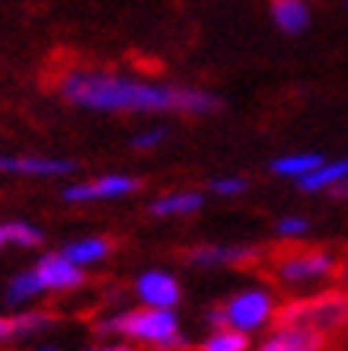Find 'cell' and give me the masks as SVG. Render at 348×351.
I'll use <instances>...</instances> for the list:
<instances>
[{"mask_svg": "<svg viewBox=\"0 0 348 351\" xmlns=\"http://www.w3.org/2000/svg\"><path fill=\"white\" fill-rule=\"evenodd\" d=\"M58 96L67 106L102 115H185L208 119L224 109V99L205 86L160 84L115 74L106 67H73L58 80Z\"/></svg>", "mask_w": 348, "mask_h": 351, "instance_id": "cell-1", "label": "cell"}, {"mask_svg": "<svg viewBox=\"0 0 348 351\" xmlns=\"http://www.w3.org/2000/svg\"><path fill=\"white\" fill-rule=\"evenodd\" d=\"M100 332L121 335V339H128V342L150 345V348H160V351H183V348H189L176 310H154V306L121 310V313L102 319Z\"/></svg>", "mask_w": 348, "mask_h": 351, "instance_id": "cell-2", "label": "cell"}, {"mask_svg": "<svg viewBox=\"0 0 348 351\" xmlns=\"http://www.w3.org/2000/svg\"><path fill=\"white\" fill-rule=\"evenodd\" d=\"M220 310H224L227 329H237L243 335H256L278 316V300L268 287L253 285L237 291V294H230L220 304Z\"/></svg>", "mask_w": 348, "mask_h": 351, "instance_id": "cell-3", "label": "cell"}, {"mask_svg": "<svg viewBox=\"0 0 348 351\" xmlns=\"http://www.w3.org/2000/svg\"><path fill=\"white\" fill-rule=\"evenodd\" d=\"M339 265L342 262L329 250H294L278 256L272 271H275L278 285L284 287H310L339 278Z\"/></svg>", "mask_w": 348, "mask_h": 351, "instance_id": "cell-4", "label": "cell"}, {"mask_svg": "<svg viewBox=\"0 0 348 351\" xmlns=\"http://www.w3.org/2000/svg\"><path fill=\"white\" fill-rule=\"evenodd\" d=\"M141 189L138 176L128 173H102L96 179H86V182H67V189L61 192L67 204H90V202H119V198H128Z\"/></svg>", "mask_w": 348, "mask_h": 351, "instance_id": "cell-5", "label": "cell"}, {"mask_svg": "<svg viewBox=\"0 0 348 351\" xmlns=\"http://www.w3.org/2000/svg\"><path fill=\"white\" fill-rule=\"evenodd\" d=\"M135 297L141 306H154V310H176L183 304V285L173 271L166 268H144L135 278Z\"/></svg>", "mask_w": 348, "mask_h": 351, "instance_id": "cell-6", "label": "cell"}, {"mask_svg": "<svg viewBox=\"0 0 348 351\" xmlns=\"http://www.w3.org/2000/svg\"><path fill=\"white\" fill-rule=\"evenodd\" d=\"M32 268H36V275H38V281H42V287H45V294H71V291L83 287V281H86V268L73 265L61 250L38 256Z\"/></svg>", "mask_w": 348, "mask_h": 351, "instance_id": "cell-7", "label": "cell"}, {"mask_svg": "<svg viewBox=\"0 0 348 351\" xmlns=\"http://www.w3.org/2000/svg\"><path fill=\"white\" fill-rule=\"evenodd\" d=\"M348 319V300L342 294H326V297H316L310 304H301V306H291L284 310V323H303L310 329H336Z\"/></svg>", "mask_w": 348, "mask_h": 351, "instance_id": "cell-8", "label": "cell"}, {"mask_svg": "<svg viewBox=\"0 0 348 351\" xmlns=\"http://www.w3.org/2000/svg\"><path fill=\"white\" fill-rule=\"evenodd\" d=\"M77 160L65 157H36V154H0V173L3 176H29V179H61L77 173Z\"/></svg>", "mask_w": 348, "mask_h": 351, "instance_id": "cell-9", "label": "cell"}, {"mask_svg": "<svg viewBox=\"0 0 348 351\" xmlns=\"http://www.w3.org/2000/svg\"><path fill=\"white\" fill-rule=\"evenodd\" d=\"M326 339L320 329L303 323H281L256 345V351H323Z\"/></svg>", "mask_w": 348, "mask_h": 351, "instance_id": "cell-10", "label": "cell"}, {"mask_svg": "<svg viewBox=\"0 0 348 351\" xmlns=\"http://www.w3.org/2000/svg\"><path fill=\"white\" fill-rule=\"evenodd\" d=\"M268 13L284 36H303L313 23L310 0H268Z\"/></svg>", "mask_w": 348, "mask_h": 351, "instance_id": "cell-11", "label": "cell"}, {"mask_svg": "<svg viewBox=\"0 0 348 351\" xmlns=\"http://www.w3.org/2000/svg\"><path fill=\"white\" fill-rule=\"evenodd\" d=\"M205 208V195L202 192H166V195H156L150 202V217H192Z\"/></svg>", "mask_w": 348, "mask_h": 351, "instance_id": "cell-12", "label": "cell"}, {"mask_svg": "<svg viewBox=\"0 0 348 351\" xmlns=\"http://www.w3.org/2000/svg\"><path fill=\"white\" fill-rule=\"evenodd\" d=\"M323 163H326V157H323L320 150H294V154L275 157L268 163V169H272V176H278V179H294V182H301L303 176H310L313 169H320Z\"/></svg>", "mask_w": 348, "mask_h": 351, "instance_id": "cell-13", "label": "cell"}, {"mask_svg": "<svg viewBox=\"0 0 348 351\" xmlns=\"http://www.w3.org/2000/svg\"><path fill=\"white\" fill-rule=\"evenodd\" d=\"M249 246H195L189 250V265L195 268H224V265H240V262H249L253 259Z\"/></svg>", "mask_w": 348, "mask_h": 351, "instance_id": "cell-14", "label": "cell"}, {"mask_svg": "<svg viewBox=\"0 0 348 351\" xmlns=\"http://www.w3.org/2000/svg\"><path fill=\"white\" fill-rule=\"evenodd\" d=\"M342 182H348V157L326 160L320 169H313L310 176H303L301 182H297V189L307 195H323V192L339 189Z\"/></svg>", "mask_w": 348, "mask_h": 351, "instance_id": "cell-15", "label": "cell"}, {"mask_svg": "<svg viewBox=\"0 0 348 351\" xmlns=\"http://www.w3.org/2000/svg\"><path fill=\"white\" fill-rule=\"evenodd\" d=\"M61 252L73 265L93 268V265H102L112 256V240L109 237H80V240H71L67 246H61Z\"/></svg>", "mask_w": 348, "mask_h": 351, "instance_id": "cell-16", "label": "cell"}, {"mask_svg": "<svg viewBox=\"0 0 348 351\" xmlns=\"http://www.w3.org/2000/svg\"><path fill=\"white\" fill-rule=\"evenodd\" d=\"M42 294H45V287L38 281L36 268H26V271H16V275L7 281V287H3V304L13 306V310H29V304L38 300Z\"/></svg>", "mask_w": 348, "mask_h": 351, "instance_id": "cell-17", "label": "cell"}, {"mask_svg": "<svg viewBox=\"0 0 348 351\" xmlns=\"http://www.w3.org/2000/svg\"><path fill=\"white\" fill-rule=\"evenodd\" d=\"M51 323H55V316L42 313V310H19V313L10 319V326H13V335H16V339L45 332V329H51Z\"/></svg>", "mask_w": 348, "mask_h": 351, "instance_id": "cell-18", "label": "cell"}, {"mask_svg": "<svg viewBox=\"0 0 348 351\" xmlns=\"http://www.w3.org/2000/svg\"><path fill=\"white\" fill-rule=\"evenodd\" d=\"M195 351H249V335L237 329H218L195 345Z\"/></svg>", "mask_w": 348, "mask_h": 351, "instance_id": "cell-19", "label": "cell"}, {"mask_svg": "<svg viewBox=\"0 0 348 351\" xmlns=\"http://www.w3.org/2000/svg\"><path fill=\"white\" fill-rule=\"evenodd\" d=\"M3 233H7V243H13V246H19V250H36V246L45 243L42 227H36V223H29V221L3 223Z\"/></svg>", "mask_w": 348, "mask_h": 351, "instance_id": "cell-20", "label": "cell"}, {"mask_svg": "<svg viewBox=\"0 0 348 351\" xmlns=\"http://www.w3.org/2000/svg\"><path fill=\"white\" fill-rule=\"evenodd\" d=\"M208 192L218 195V198H240V195L249 192V179L243 176H218L208 182Z\"/></svg>", "mask_w": 348, "mask_h": 351, "instance_id": "cell-21", "label": "cell"}, {"mask_svg": "<svg viewBox=\"0 0 348 351\" xmlns=\"http://www.w3.org/2000/svg\"><path fill=\"white\" fill-rule=\"evenodd\" d=\"M166 138H170V131L166 128H144V131H138V134L131 138V150H138V154H150V150L163 147Z\"/></svg>", "mask_w": 348, "mask_h": 351, "instance_id": "cell-22", "label": "cell"}, {"mask_svg": "<svg viewBox=\"0 0 348 351\" xmlns=\"http://www.w3.org/2000/svg\"><path fill=\"white\" fill-rule=\"evenodd\" d=\"M310 230V221L301 217V214H288V217H278L275 223V233L284 237V240H294V237H303V233Z\"/></svg>", "mask_w": 348, "mask_h": 351, "instance_id": "cell-23", "label": "cell"}, {"mask_svg": "<svg viewBox=\"0 0 348 351\" xmlns=\"http://www.w3.org/2000/svg\"><path fill=\"white\" fill-rule=\"evenodd\" d=\"M202 319H205V326H208L211 332H218V329H227V319H224V310H220V304L208 306Z\"/></svg>", "mask_w": 348, "mask_h": 351, "instance_id": "cell-24", "label": "cell"}, {"mask_svg": "<svg viewBox=\"0 0 348 351\" xmlns=\"http://www.w3.org/2000/svg\"><path fill=\"white\" fill-rule=\"evenodd\" d=\"M10 335H13V326H10V316H3V313H0V342H3V339H10Z\"/></svg>", "mask_w": 348, "mask_h": 351, "instance_id": "cell-25", "label": "cell"}, {"mask_svg": "<svg viewBox=\"0 0 348 351\" xmlns=\"http://www.w3.org/2000/svg\"><path fill=\"white\" fill-rule=\"evenodd\" d=\"M329 195H332V198H339V202H348V182H342L339 189H332Z\"/></svg>", "mask_w": 348, "mask_h": 351, "instance_id": "cell-26", "label": "cell"}, {"mask_svg": "<svg viewBox=\"0 0 348 351\" xmlns=\"http://www.w3.org/2000/svg\"><path fill=\"white\" fill-rule=\"evenodd\" d=\"M90 351H131V348H128V345L115 342V345H100V348H90Z\"/></svg>", "mask_w": 348, "mask_h": 351, "instance_id": "cell-27", "label": "cell"}, {"mask_svg": "<svg viewBox=\"0 0 348 351\" xmlns=\"http://www.w3.org/2000/svg\"><path fill=\"white\" fill-rule=\"evenodd\" d=\"M339 281H342V287H345V291H348V259L339 265Z\"/></svg>", "mask_w": 348, "mask_h": 351, "instance_id": "cell-28", "label": "cell"}, {"mask_svg": "<svg viewBox=\"0 0 348 351\" xmlns=\"http://www.w3.org/2000/svg\"><path fill=\"white\" fill-rule=\"evenodd\" d=\"M36 351H61V345H38Z\"/></svg>", "mask_w": 348, "mask_h": 351, "instance_id": "cell-29", "label": "cell"}, {"mask_svg": "<svg viewBox=\"0 0 348 351\" xmlns=\"http://www.w3.org/2000/svg\"><path fill=\"white\" fill-rule=\"evenodd\" d=\"M7 246V233H3V223H0V250Z\"/></svg>", "mask_w": 348, "mask_h": 351, "instance_id": "cell-30", "label": "cell"}, {"mask_svg": "<svg viewBox=\"0 0 348 351\" xmlns=\"http://www.w3.org/2000/svg\"><path fill=\"white\" fill-rule=\"evenodd\" d=\"M345 10H348V0H345Z\"/></svg>", "mask_w": 348, "mask_h": 351, "instance_id": "cell-31", "label": "cell"}]
</instances>
